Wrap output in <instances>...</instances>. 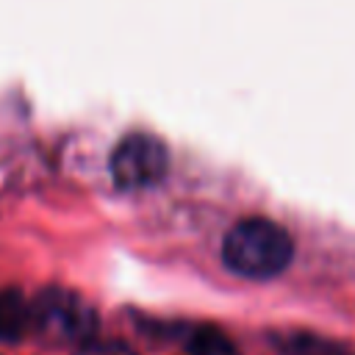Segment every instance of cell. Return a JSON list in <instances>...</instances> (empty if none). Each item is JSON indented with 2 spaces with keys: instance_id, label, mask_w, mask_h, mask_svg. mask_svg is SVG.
<instances>
[{
  "instance_id": "1",
  "label": "cell",
  "mask_w": 355,
  "mask_h": 355,
  "mask_svg": "<svg viewBox=\"0 0 355 355\" xmlns=\"http://www.w3.org/2000/svg\"><path fill=\"white\" fill-rule=\"evenodd\" d=\"M291 258V233L266 216H247L236 222L222 239L225 266L247 280H272L288 269Z\"/></svg>"
},
{
  "instance_id": "2",
  "label": "cell",
  "mask_w": 355,
  "mask_h": 355,
  "mask_svg": "<svg viewBox=\"0 0 355 355\" xmlns=\"http://www.w3.org/2000/svg\"><path fill=\"white\" fill-rule=\"evenodd\" d=\"M31 319L33 330H39L47 338L83 344L97 336L100 319L97 311L75 291L67 288H44L31 302Z\"/></svg>"
},
{
  "instance_id": "3",
  "label": "cell",
  "mask_w": 355,
  "mask_h": 355,
  "mask_svg": "<svg viewBox=\"0 0 355 355\" xmlns=\"http://www.w3.org/2000/svg\"><path fill=\"white\" fill-rule=\"evenodd\" d=\"M108 169L119 189H150L164 180L169 169V150L153 133H128L116 141L108 158Z\"/></svg>"
},
{
  "instance_id": "4",
  "label": "cell",
  "mask_w": 355,
  "mask_h": 355,
  "mask_svg": "<svg viewBox=\"0 0 355 355\" xmlns=\"http://www.w3.org/2000/svg\"><path fill=\"white\" fill-rule=\"evenodd\" d=\"M28 330H33L31 302L14 288H3L0 291V341H17Z\"/></svg>"
},
{
  "instance_id": "5",
  "label": "cell",
  "mask_w": 355,
  "mask_h": 355,
  "mask_svg": "<svg viewBox=\"0 0 355 355\" xmlns=\"http://www.w3.org/2000/svg\"><path fill=\"white\" fill-rule=\"evenodd\" d=\"M186 352L189 355H239L236 341L214 324L191 327L186 336Z\"/></svg>"
},
{
  "instance_id": "6",
  "label": "cell",
  "mask_w": 355,
  "mask_h": 355,
  "mask_svg": "<svg viewBox=\"0 0 355 355\" xmlns=\"http://www.w3.org/2000/svg\"><path fill=\"white\" fill-rule=\"evenodd\" d=\"M75 355H136L128 344L122 341H114V338H89L83 344H78V352Z\"/></svg>"
},
{
  "instance_id": "7",
  "label": "cell",
  "mask_w": 355,
  "mask_h": 355,
  "mask_svg": "<svg viewBox=\"0 0 355 355\" xmlns=\"http://www.w3.org/2000/svg\"><path fill=\"white\" fill-rule=\"evenodd\" d=\"M333 355H355V352H347V349H341V347H336V349H333Z\"/></svg>"
}]
</instances>
